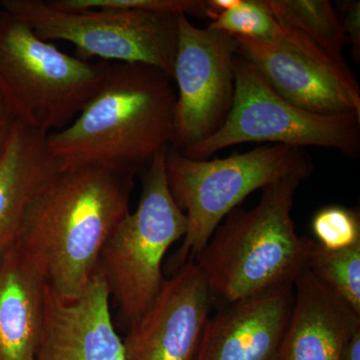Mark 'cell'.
Segmentation results:
<instances>
[{
	"label": "cell",
	"instance_id": "obj_17",
	"mask_svg": "<svg viewBox=\"0 0 360 360\" xmlns=\"http://www.w3.org/2000/svg\"><path fill=\"white\" fill-rule=\"evenodd\" d=\"M277 22L302 35L329 58L343 63L347 44L340 16L328 0H264Z\"/></svg>",
	"mask_w": 360,
	"mask_h": 360
},
{
	"label": "cell",
	"instance_id": "obj_15",
	"mask_svg": "<svg viewBox=\"0 0 360 360\" xmlns=\"http://www.w3.org/2000/svg\"><path fill=\"white\" fill-rule=\"evenodd\" d=\"M47 135L16 120L11 127L0 160V262L18 245L35 196L65 167L51 153Z\"/></svg>",
	"mask_w": 360,
	"mask_h": 360
},
{
	"label": "cell",
	"instance_id": "obj_8",
	"mask_svg": "<svg viewBox=\"0 0 360 360\" xmlns=\"http://www.w3.org/2000/svg\"><path fill=\"white\" fill-rule=\"evenodd\" d=\"M231 112L217 134L182 155L207 160L217 151L248 142L335 149L349 158L360 153V115H319L276 94L250 61L236 56Z\"/></svg>",
	"mask_w": 360,
	"mask_h": 360
},
{
	"label": "cell",
	"instance_id": "obj_16",
	"mask_svg": "<svg viewBox=\"0 0 360 360\" xmlns=\"http://www.w3.org/2000/svg\"><path fill=\"white\" fill-rule=\"evenodd\" d=\"M47 283L20 246L0 262V360H35Z\"/></svg>",
	"mask_w": 360,
	"mask_h": 360
},
{
	"label": "cell",
	"instance_id": "obj_13",
	"mask_svg": "<svg viewBox=\"0 0 360 360\" xmlns=\"http://www.w3.org/2000/svg\"><path fill=\"white\" fill-rule=\"evenodd\" d=\"M295 302L293 286L221 305L194 360H277Z\"/></svg>",
	"mask_w": 360,
	"mask_h": 360
},
{
	"label": "cell",
	"instance_id": "obj_7",
	"mask_svg": "<svg viewBox=\"0 0 360 360\" xmlns=\"http://www.w3.org/2000/svg\"><path fill=\"white\" fill-rule=\"evenodd\" d=\"M0 6L45 41L63 40L75 45L78 58L148 65L174 79L179 14L120 9L63 11L49 0H2Z\"/></svg>",
	"mask_w": 360,
	"mask_h": 360
},
{
	"label": "cell",
	"instance_id": "obj_2",
	"mask_svg": "<svg viewBox=\"0 0 360 360\" xmlns=\"http://www.w3.org/2000/svg\"><path fill=\"white\" fill-rule=\"evenodd\" d=\"M174 79L151 66L111 63L96 96L65 129L47 135L65 165H99L134 174L174 134Z\"/></svg>",
	"mask_w": 360,
	"mask_h": 360
},
{
	"label": "cell",
	"instance_id": "obj_12",
	"mask_svg": "<svg viewBox=\"0 0 360 360\" xmlns=\"http://www.w3.org/2000/svg\"><path fill=\"white\" fill-rule=\"evenodd\" d=\"M110 302L108 283L99 270L75 302L58 300L47 286L44 328L35 360H124Z\"/></svg>",
	"mask_w": 360,
	"mask_h": 360
},
{
	"label": "cell",
	"instance_id": "obj_23",
	"mask_svg": "<svg viewBox=\"0 0 360 360\" xmlns=\"http://www.w3.org/2000/svg\"><path fill=\"white\" fill-rule=\"evenodd\" d=\"M14 122V118L11 115L4 101L0 98V160L6 151L7 141L11 134V127Z\"/></svg>",
	"mask_w": 360,
	"mask_h": 360
},
{
	"label": "cell",
	"instance_id": "obj_19",
	"mask_svg": "<svg viewBox=\"0 0 360 360\" xmlns=\"http://www.w3.org/2000/svg\"><path fill=\"white\" fill-rule=\"evenodd\" d=\"M277 21L265 6L264 0H240L231 11L220 13L210 20V27L232 37H248L269 42Z\"/></svg>",
	"mask_w": 360,
	"mask_h": 360
},
{
	"label": "cell",
	"instance_id": "obj_18",
	"mask_svg": "<svg viewBox=\"0 0 360 360\" xmlns=\"http://www.w3.org/2000/svg\"><path fill=\"white\" fill-rule=\"evenodd\" d=\"M307 267L324 288L360 315V243L329 250L314 241Z\"/></svg>",
	"mask_w": 360,
	"mask_h": 360
},
{
	"label": "cell",
	"instance_id": "obj_20",
	"mask_svg": "<svg viewBox=\"0 0 360 360\" xmlns=\"http://www.w3.org/2000/svg\"><path fill=\"white\" fill-rule=\"evenodd\" d=\"M51 2L52 6L63 11L120 9L210 18L206 0H51Z\"/></svg>",
	"mask_w": 360,
	"mask_h": 360
},
{
	"label": "cell",
	"instance_id": "obj_14",
	"mask_svg": "<svg viewBox=\"0 0 360 360\" xmlns=\"http://www.w3.org/2000/svg\"><path fill=\"white\" fill-rule=\"evenodd\" d=\"M295 302L277 360H342L360 329V315L323 285L307 267L296 278Z\"/></svg>",
	"mask_w": 360,
	"mask_h": 360
},
{
	"label": "cell",
	"instance_id": "obj_11",
	"mask_svg": "<svg viewBox=\"0 0 360 360\" xmlns=\"http://www.w3.org/2000/svg\"><path fill=\"white\" fill-rule=\"evenodd\" d=\"M238 53L285 101L319 115H360V90L345 63H328L248 37H233Z\"/></svg>",
	"mask_w": 360,
	"mask_h": 360
},
{
	"label": "cell",
	"instance_id": "obj_22",
	"mask_svg": "<svg viewBox=\"0 0 360 360\" xmlns=\"http://www.w3.org/2000/svg\"><path fill=\"white\" fill-rule=\"evenodd\" d=\"M341 26L347 42L352 44V56L355 63L360 60V2L343 1L338 4Z\"/></svg>",
	"mask_w": 360,
	"mask_h": 360
},
{
	"label": "cell",
	"instance_id": "obj_3",
	"mask_svg": "<svg viewBox=\"0 0 360 360\" xmlns=\"http://www.w3.org/2000/svg\"><path fill=\"white\" fill-rule=\"evenodd\" d=\"M309 177L291 174L262 188L251 210L234 208L193 258L212 302L221 305L295 285L314 239L292 219L296 191Z\"/></svg>",
	"mask_w": 360,
	"mask_h": 360
},
{
	"label": "cell",
	"instance_id": "obj_24",
	"mask_svg": "<svg viewBox=\"0 0 360 360\" xmlns=\"http://www.w3.org/2000/svg\"><path fill=\"white\" fill-rule=\"evenodd\" d=\"M342 360H360V329L345 347Z\"/></svg>",
	"mask_w": 360,
	"mask_h": 360
},
{
	"label": "cell",
	"instance_id": "obj_4",
	"mask_svg": "<svg viewBox=\"0 0 360 360\" xmlns=\"http://www.w3.org/2000/svg\"><path fill=\"white\" fill-rule=\"evenodd\" d=\"M110 63L70 56L0 11V98L14 120L52 134L65 129L103 84Z\"/></svg>",
	"mask_w": 360,
	"mask_h": 360
},
{
	"label": "cell",
	"instance_id": "obj_1",
	"mask_svg": "<svg viewBox=\"0 0 360 360\" xmlns=\"http://www.w3.org/2000/svg\"><path fill=\"white\" fill-rule=\"evenodd\" d=\"M134 175L99 165H65L35 196L18 245L58 300L75 302L84 295L104 243L130 212Z\"/></svg>",
	"mask_w": 360,
	"mask_h": 360
},
{
	"label": "cell",
	"instance_id": "obj_5",
	"mask_svg": "<svg viewBox=\"0 0 360 360\" xmlns=\"http://www.w3.org/2000/svg\"><path fill=\"white\" fill-rule=\"evenodd\" d=\"M168 188L187 220L186 236L174 259L176 270L206 245L229 212L250 193L291 174L309 177L314 163L303 148L258 146L214 160H193L168 148Z\"/></svg>",
	"mask_w": 360,
	"mask_h": 360
},
{
	"label": "cell",
	"instance_id": "obj_9",
	"mask_svg": "<svg viewBox=\"0 0 360 360\" xmlns=\"http://www.w3.org/2000/svg\"><path fill=\"white\" fill-rule=\"evenodd\" d=\"M177 92L170 148L184 153L217 134L231 112L238 46L232 35L210 26L198 27L184 14L177 15Z\"/></svg>",
	"mask_w": 360,
	"mask_h": 360
},
{
	"label": "cell",
	"instance_id": "obj_21",
	"mask_svg": "<svg viewBox=\"0 0 360 360\" xmlns=\"http://www.w3.org/2000/svg\"><path fill=\"white\" fill-rule=\"evenodd\" d=\"M311 226L314 240L326 250H345L360 243V219L355 210L326 206L315 213Z\"/></svg>",
	"mask_w": 360,
	"mask_h": 360
},
{
	"label": "cell",
	"instance_id": "obj_10",
	"mask_svg": "<svg viewBox=\"0 0 360 360\" xmlns=\"http://www.w3.org/2000/svg\"><path fill=\"white\" fill-rule=\"evenodd\" d=\"M212 298L193 259L165 278L148 309L122 338L124 360H194Z\"/></svg>",
	"mask_w": 360,
	"mask_h": 360
},
{
	"label": "cell",
	"instance_id": "obj_6",
	"mask_svg": "<svg viewBox=\"0 0 360 360\" xmlns=\"http://www.w3.org/2000/svg\"><path fill=\"white\" fill-rule=\"evenodd\" d=\"M167 150L149 162L137 207L117 224L99 257L97 269L127 328L155 302L165 281L163 258L170 246L186 236V214L168 188Z\"/></svg>",
	"mask_w": 360,
	"mask_h": 360
}]
</instances>
